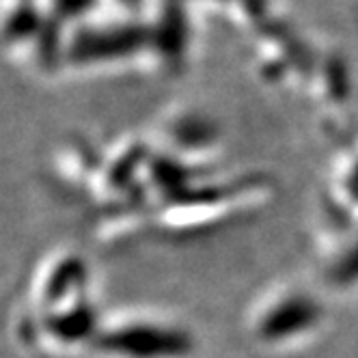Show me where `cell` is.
Returning a JSON list of instances; mask_svg holds the SVG:
<instances>
[{
	"mask_svg": "<svg viewBox=\"0 0 358 358\" xmlns=\"http://www.w3.org/2000/svg\"><path fill=\"white\" fill-rule=\"evenodd\" d=\"M101 345L130 358H177L190 350L184 332L158 326H127L101 337Z\"/></svg>",
	"mask_w": 358,
	"mask_h": 358,
	"instance_id": "cell-1",
	"label": "cell"
},
{
	"mask_svg": "<svg viewBox=\"0 0 358 358\" xmlns=\"http://www.w3.org/2000/svg\"><path fill=\"white\" fill-rule=\"evenodd\" d=\"M317 322V304L309 298H287L268 313L262 335L266 339H285L294 332H302Z\"/></svg>",
	"mask_w": 358,
	"mask_h": 358,
	"instance_id": "cell-2",
	"label": "cell"
}]
</instances>
